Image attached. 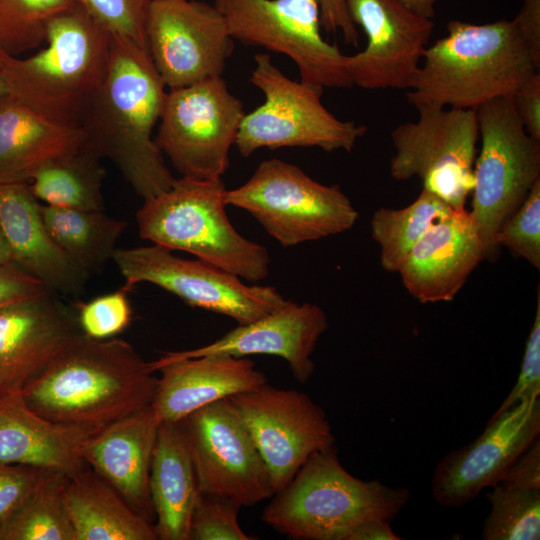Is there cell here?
I'll list each match as a JSON object with an SVG mask.
<instances>
[{
	"label": "cell",
	"instance_id": "1",
	"mask_svg": "<svg viewBox=\"0 0 540 540\" xmlns=\"http://www.w3.org/2000/svg\"><path fill=\"white\" fill-rule=\"evenodd\" d=\"M158 377L120 338L77 335L21 392L42 417L98 432L152 406Z\"/></svg>",
	"mask_w": 540,
	"mask_h": 540
},
{
	"label": "cell",
	"instance_id": "2",
	"mask_svg": "<svg viewBox=\"0 0 540 540\" xmlns=\"http://www.w3.org/2000/svg\"><path fill=\"white\" fill-rule=\"evenodd\" d=\"M166 93L149 52L112 34L108 70L81 129L86 145L111 160L143 200L175 180L152 138Z\"/></svg>",
	"mask_w": 540,
	"mask_h": 540
},
{
	"label": "cell",
	"instance_id": "3",
	"mask_svg": "<svg viewBox=\"0 0 540 540\" xmlns=\"http://www.w3.org/2000/svg\"><path fill=\"white\" fill-rule=\"evenodd\" d=\"M447 33L427 46L408 103L476 109L499 97L512 96L539 72L528 45L513 20L473 24L451 20Z\"/></svg>",
	"mask_w": 540,
	"mask_h": 540
},
{
	"label": "cell",
	"instance_id": "4",
	"mask_svg": "<svg viewBox=\"0 0 540 540\" xmlns=\"http://www.w3.org/2000/svg\"><path fill=\"white\" fill-rule=\"evenodd\" d=\"M45 42L27 58L0 49L6 92L58 124L81 128L108 70L112 34L78 3L50 22Z\"/></svg>",
	"mask_w": 540,
	"mask_h": 540
},
{
	"label": "cell",
	"instance_id": "5",
	"mask_svg": "<svg viewBox=\"0 0 540 540\" xmlns=\"http://www.w3.org/2000/svg\"><path fill=\"white\" fill-rule=\"evenodd\" d=\"M271 498L261 518L275 531L296 540H344L362 522L392 521L410 491L354 477L333 446L312 454Z\"/></svg>",
	"mask_w": 540,
	"mask_h": 540
},
{
	"label": "cell",
	"instance_id": "6",
	"mask_svg": "<svg viewBox=\"0 0 540 540\" xmlns=\"http://www.w3.org/2000/svg\"><path fill=\"white\" fill-rule=\"evenodd\" d=\"M225 190L222 178H175L168 190L145 199L137 211L139 236L172 251L188 252L242 280H264L269 275V253L234 228L225 210Z\"/></svg>",
	"mask_w": 540,
	"mask_h": 540
},
{
	"label": "cell",
	"instance_id": "7",
	"mask_svg": "<svg viewBox=\"0 0 540 540\" xmlns=\"http://www.w3.org/2000/svg\"><path fill=\"white\" fill-rule=\"evenodd\" d=\"M481 148L475 158L472 210L485 259H497L496 235L540 180V141L532 138L511 96L489 100L475 109Z\"/></svg>",
	"mask_w": 540,
	"mask_h": 540
},
{
	"label": "cell",
	"instance_id": "8",
	"mask_svg": "<svg viewBox=\"0 0 540 540\" xmlns=\"http://www.w3.org/2000/svg\"><path fill=\"white\" fill-rule=\"evenodd\" d=\"M224 202L250 213L283 247L341 234L359 217L338 186L276 158L262 161L243 185L226 189Z\"/></svg>",
	"mask_w": 540,
	"mask_h": 540
},
{
	"label": "cell",
	"instance_id": "9",
	"mask_svg": "<svg viewBox=\"0 0 540 540\" xmlns=\"http://www.w3.org/2000/svg\"><path fill=\"white\" fill-rule=\"evenodd\" d=\"M254 60L250 81L265 101L241 121L234 145L243 157L261 148L353 150L366 126L335 117L322 104L321 91L285 76L268 54H256Z\"/></svg>",
	"mask_w": 540,
	"mask_h": 540
},
{
	"label": "cell",
	"instance_id": "10",
	"mask_svg": "<svg viewBox=\"0 0 540 540\" xmlns=\"http://www.w3.org/2000/svg\"><path fill=\"white\" fill-rule=\"evenodd\" d=\"M213 5L234 40L288 56L304 84L321 92L353 86L347 55L322 37L318 0H213Z\"/></svg>",
	"mask_w": 540,
	"mask_h": 540
},
{
	"label": "cell",
	"instance_id": "11",
	"mask_svg": "<svg viewBox=\"0 0 540 540\" xmlns=\"http://www.w3.org/2000/svg\"><path fill=\"white\" fill-rule=\"evenodd\" d=\"M244 115L222 76L172 88L154 141L182 177L220 179Z\"/></svg>",
	"mask_w": 540,
	"mask_h": 540
},
{
	"label": "cell",
	"instance_id": "12",
	"mask_svg": "<svg viewBox=\"0 0 540 540\" xmlns=\"http://www.w3.org/2000/svg\"><path fill=\"white\" fill-rule=\"evenodd\" d=\"M417 121L391 132L395 154L390 174L398 181L418 177L423 188L455 210L465 208L472 192L479 131L475 109L422 105Z\"/></svg>",
	"mask_w": 540,
	"mask_h": 540
},
{
	"label": "cell",
	"instance_id": "13",
	"mask_svg": "<svg viewBox=\"0 0 540 540\" xmlns=\"http://www.w3.org/2000/svg\"><path fill=\"white\" fill-rule=\"evenodd\" d=\"M173 252L157 244L117 248L112 260L125 279L122 289L128 292L140 283H150L188 305L228 316L238 324L257 320L289 301L273 286L247 285L208 262Z\"/></svg>",
	"mask_w": 540,
	"mask_h": 540
},
{
	"label": "cell",
	"instance_id": "14",
	"mask_svg": "<svg viewBox=\"0 0 540 540\" xmlns=\"http://www.w3.org/2000/svg\"><path fill=\"white\" fill-rule=\"evenodd\" d=\"M200 492L241 508L274 495L269 470L241 417L222 399L183 419Z\"/></svg>",
	"mask_w": 540,
	"mask_h": 540
},
{
	"label": "cell",
	"instance_id": "15",
	"mask_svg": "<svg viewBox=\"0 0 540 540\" xmlns=\"http://www.w3.org/2000/svg\"><path fill=\"white\" fill-rule=\"evenodd\" d=\"M227 400L247 426L269 470L274 492L312 454L335 446L325 411L304 392L266 383Z\"/></svg>",
	"mask_w": 540,
	"mask_h": 540
},
{
	"label": "cell",
	"instance_id": "16",
	"mask_svg": "<svg viewBox=\"0 0 540 540\" xmlns=\"http://www.w3.org/2000/svg\"><path fill=\"white\" fill-rule=\"evenodd\" d=\"M147 43L170 89L221 76L234 50V39L220 12L196 0H151Z\"/></svg>",
	"mask_w": 540,
	"mask_h": 540
},
{
	"label": "cell",
	"instance_id": "17",
	"mask_svg": "<svg viewBox=\"0 0 540 540\" xmlns=\"http://www.w3.org/2000/svg\"><path fill=\"white\" fill-rule=\"evenodd\" d=\"M540 435V401H522L490 418L481 435L450 451L437 464L431 481L435 502L459 508L497 484Z\"/></svg>",
	"mask_w": 540,
	"mask_h": 540
},
{
	"label": "cell",
	"instance_id": "18",
	"mask_svg": "<svg viewBox=\"0 0 540 540\" xmlns=\"http://www.w3.org/2000/svg\"><path fill=\"white\" fill-rule=\"evenodd\" d=\"M349 15L366 35L361 52L346 56L353 86L410 89L434 30L401 0H346Z\"/></svg>",
	"mask_w": 540,
	"mask_h": 540
},
{
	"label": "cell",
	"instance_id": "19",
	"mask_svg": "<svg viewBox=\"0 0 540 540\" xmlns=\"http://www.w3.org/2000/svg\"><path fill=\"white\" fill-rule=\"evenodd\" d=\"M327 329L328 318L320 306L288 301L257 320L238 324L207 345L165 352L157 360L149 362V368L155 373L169 363L206 355L247 357L265 354L284 359L294 379L305 384L315 369L312 355Z\"/></svg>",
	"mask_w": 540,
	"mask_h": 540
},
{
	"label": "cell",
	"instance_id": "20",
	"mask_svg": "<svg viewBox=\"0 0 540 540\" xmlns=\"http://www.w3.org/2000/svg\"><path fill=\"white\" fill-rule=\"evenodd\" d=\"M80 333L53 291L0 306V394L21 393Z\"/></svg>",
	"mask_w": 540,
	"mask_h": 540
},
{
	"label": "cell",
	"instance_id": "21",
	"mask_svg": "<svg viewBox=\"0 0 540 540\" xmlns=\"http://www.w3.org/2000/svg\"><path fill=\"white\" fill-rule=\"evenodd\" d=\"M484 259L482 242L464 208L431 225L398 273L405 289L419 302H450Z\"/></svg>",
	"mask_w": 540,
	"mask_h": 540
},
{
	"label": "cell",
	"instance_id": "22",
	"mask_svg": "<svg viewBox=\"0 0 540 540\" xmlns=\"http://www.w3.org/2000/svg\"><path fill=\"white\" fill-rule=\"evenodd\" d=\"M41 206L29 182L0 184V228L11 262L54 292L79 295L90 275L54 241Z\"/></svg>",
	"mask_w": 540,
	"mask_h": 540
},
{
	"label": "cell",
	"instance_id": "23",
	"mask_svg": "<svg viewBox=\"0 0 540 540\" xmlns=\"http://www.w3.org/2000/svg\"><path fill=\"white\" fill-rule=\"evenodd\" d=\"M160 423L149 406L94 433L82 450L86 465L152 523L150 470Z\"/></svg>",
	"mask_w": 540,
	"mask_h": 540
},
{
	"label": "cell",
	"instance_id": "24",
	"mask_svg": "<svg viewBox=\"0 0 540 540\" xmlns=\"http://www.w3.org/2000/svg\"><path fill=\"white\" fill-rule=\"evenodd\" d=\"M152 407L161 422H178L216 401L259 388L266 375L247 357L206 355L161 367Z\"/></svg>",
	"mask_w": 540,
	"mask_h": 540
},
{
	"label": "cell",
	"instance_id": "25",
	"mask_svg": "<svg viewBox=\"0 0 540 540\" xmlns=\"http://www.w3.org/2000/svg\"><path fill=\"white\" fill-rule=\"evenodd\" d=\"M96 432L52 422L21 393L0 394V462L73 475L87 468L82 450Z\"/></svg>",
	"mask_w": 540,
	"mask_h": 540
},
{
	"label": "cell",
	"instance_id": "26",
	"mask_svg": "<svg viewBox=\"0 0 540 540\" xmlns=\"http://www.w3.org/2000/svg\"><path fill=\"white\" fill-rule=\"evenodd\" d=\"M199 493L183 420L161 422L150 470V494L160 540H189Z\"/></svg>",
	"mask_w": 540,
	"mask_h": 540
},
{
	"label": "cell",
	"instance_id": "27",
	"mask_svg": "<svg viewBox=\"0 0 540 540\" xmlns=\"http://www.w3.org/2000/svg\"><path fill=\"white\" fill-rule=\"evenodd\" d=\"M85 142L81 128L58 124L8 94L0 97V184L29 182L46 162Z\"/></svg>",
	"mask_w": 540,
	"mask_h": 540
},
{
	"label": "cell",
	"instance_id": "28",
	"mask_svg": "<svg viewBox=\"0 0 540 540\" xmlns=\"http://www.w3.org/2000/svg\"><path fill=\"white\" fill-rule=\"evenodd\" d=\"M63 501L75 540L158 539L154 523L88 467L67 475Z\"/></svg>",
	"mask_w": 540,
	"mask_h": 540
},
{
	"label": "cell",
	"instance_id": "29",
	"mask_svg": "<svg viewBox=\"0 0 540 540\" xmlns=\"http://www.w3.org/2000/svg\"><path fill=\"white\" fill-rule=\"evenodd\" d=\"M43 221L62 251L89 275L113 258L127 222L104 210H83L42 204Z\"/></svg>",
	"mask_w": 540,
	"mask_h": 540
},
{
	"label": "cell",
	"instance_id": "30",
	"mask_svg": "<svg viewBox=\"0 0 540 540\" xmlns=\"http://www.w3.org/2000/svg\"><path fill=\"white\" fill-rule=\"evenodd\" d=\"M100 160L85 142L42 165L29 181L30 188L45 205L104 210L105 170Z\"/></svg>",
	"mask_w": 540,
	"mask_h": 540
},
{
	"label": "cell",
	"instance_id": "31",
	"mask_svg": "<svg viewBox=\"0 0 540 540\" xmlns=\"http://www.w3.org/2000/svg\"><path fill=\"white\" fill-rule=\"evenodd\" d=\"M434 193L422 188L417 199L401 209L379 208L371 219V234L380 247V263L398 273L413 246L437 220L453 211Z\"/></svg>",
	"mask_w": 540,
	"mask_h": 540
},
{
	"label": "cell",
	"instance_id": "32",
	"mask_svg": "<svg viewBox=\"0 0 540 540\" xmlns=\"http://www.w3.org/2000/svg\"><path fill=\"white\" fill-rule=\"evenodd\" d=\"M67 474L54 472L0 524V540H75L63 489Z\"/></svg>",
	"mask_w": 540,
	"mask_h": 540
},
{
	"label": "cell",
	"instance_id": "33",
	"mask_svg": "<svg viewBox=\"0 0 540 540\" xmlns=\"http://www.w3.org/2000/svg\"><path fill=\"white\" fill-rule=\"evenodd\" d=\"M486 498L491 504L481 536L484 540H539L540 489L498 482Z\"/></svg>",
	"mask_w": 540,
	"mask_h": 540
},
{
	"label": "cell",
	"instance_id": "34",
	"mask_svg": "<svg viewBox=\"0 0 540 540\" xmlns=\"http://www.w3.org/2000/svg\"><path fill=\"white\" fill-rule=\"evenodd\" d=\"M79 0H0V49L17 56L46 41L50 22Z\"/></svg>",
	"mask_w": 540,
	"mask_h": 540
},
{
	"label": "cell",
	"instance_id": "35",
	"mask_svg": "<svg viewBox=\"0 0 540 540\" xmlns=\"http://www.w3.org/2000/svg\"><path fill=\"white\" fill-rule=\"evenodd\" d=\"M496 241L540 270V180L520 207L501 225Z\"/></svg>",
	"mask_w": 540,
	"mask_h": 540
},
{
	"label": "cell",
	"instance_id": "36",
	"mask_svg": "<svg viewBox=\"0 0 540 540\" xmlns=\"http://www.w3.org/2000/svg\"><path fill=\"white\" fill-rule=\"evenodd\" d=\"M241 507L229 498L198 493L190 522L189 540H254L238 520Z\"/></svg>",
	"mask_w": 540,
	"mask_h": 540
},
{
	"label": "cell",
	"instance_id": "37",
	"mask_svg": "<svg viewBox=\"0 0 540 540\" xmlns=\"http://www.w3.org/2000/svg\"><path fill=\"white\" fill-rule=\"evenodd\" d=\"M108 32L148 51L147 21L151 0H79Z\"/></svg>",
	"mask_w": 540,
	"mask_h": 540
},
{
	"label": "cell",
	"instance_id": "38",
	"mask_svg": "<svg viewBox=\"0 0 540 540\" xmlns=\"http://www.w3.org/2000/svg\"><path fill=\"white\" fill-rule=\"evenodd\" d=\"M132 314L127 292L121 289L79 304L77 319L84 335L94 339H109L128 327Z\"/></svg>",
	"mask_w": 540,
	"mask_h": 540
},
{
	"label": "cell",
	"instance_id": "39",
	"mask_svg": "<svg viewBox=\"0 0 540 540\" xmlns=\"http://www.w3.org/2000/svg\"><path fill=\"white\" fill-rule=\"evenodd\" d=\"M540 395V288H537L536 311L526 340L518 379L509 394L495 410L496 417L514 405L539 399Z\"/></svg>",
	"mask_w": 540,
	"mask_h": 540
},
{
	"label": "cell",
	"instance_id": "40",
	"mask_svg": "<svg viewBox=\"0 0 540 540\" xmlns=\"http://www.w3.org/2000/svg\"><path fill=\"white\" fill-rule=\"evenodd\" d=\"M54 472L57 471L0 462V524L35 487Z\"/></svg>",
	"mask_w": 540,
	"mask_h": 540
},
{
	"label": "cell",
	"instance_id": "41",
	"mask_svg": "<svg viewBox=\"0 0 540 540\" xmlns=\"http://www.w3.org/2000/svg\"><path fill=\"white\" fill-rule=\"evenodd\" d=\"M48 291L52 290L13 262L0 265V306Z\"/></svg>",
	"mask_w": 540,
	"mask_h": 540
},
{
	"label": "cell",
	"instance_id": "42",
	"mask_svg": "<svg viewBox=\"0 0 540 540\" xmlns=\"http://www.w3.org/2000/svg\"><path fill=\"white\" fill-rule=\"evenodd\" d=\"M511 98L525 131L540 141V73L526 80Z\"/></svg>",
	"mask_w": 540,
	"mask_h": 540
},
{
	"label": "cell",
	"instance_id": "43",
	"mask_svg": "<svg viewBox=\"0 0 540 540\" xmlns=\"http://www.w3.org/2000/svg\"><path fill=\"white\" fill-rule=\"evenodd\" d=\"M321 14V27L327 32L340 31L347 45L358 47L360 35L352 21L346 0H318Z\"/></svg>",
	"mask_w": 540,
	"mask_h": 540
},
{
	"label": "cell",
	"instance_id": "44",
	"mask_svg": "<svg viewBox=\"0 0 540 540\" xmlns=\"http://www.w3.org/2000/svg\"><path fill=\"white\" fill-rule=\"evenodd\" d=\"M499 482L540 489V438L520 455Z\"/></svg>",
	"mask_w": 540,
	"mask_h": 540
},
{
	"label": "cell",
	"instance_id": "45",
	"mask_svg": "<svg viewBox=\"0 0 540 540\" xmlns=\"http://www.w3.org/2000/svg\"><path fill=\"white\" fill-rule=\"evenodd\" d=\"M513 21L540 64V0H523V5Z\"/></svg>",
	"mask_w": 540,
	"mask_h": 540
},
{
	"label": "cell",
	"instance_id": "46",
	"mask_svg": "<svg viewBox=\"0 0 540 540\" xmlns=\"http://www.w3.org/2000/svg\"><path fill=\"white\" fill-rule=\"evenodd\" d=\"M391 527V521L374 519L353 527L344 540H400Z\"/></svg>",
	"mask_w": 540,
	"mask_h": 540
},
{
	"label": "cell",
	"instance_id": "47",
	"mask_svg": "<svg viewBox=\"0 0 540 540\" xmlns=\"http://www.w3.org/2000/svg\"><path fill=\"white\" fill-rule=\"evenodd\" d=\"M407 7L415 13L433 19L435 16V5L439 0H401Z\"/></svg>",
	"mask_w": 540,
	"mask_h": 540
},
{
	"label": "cell",
	"instance_id": "48",
	"mask_svg": "<svg viewBox=\"0 0 540 540\" xmlns=\"http://www.w3.org/2000/svg\"><path fill=\"white\" fill-rule=\"evenodd\" d=\"M11 262L10 252L0 228V265Z\"/></svg>",
	"mask_w": 540,
	"mask_h": 540
},
{
	"label": "cell",
	"instance_id": "49",
	"mask_svg": "<svg viewBox=\"0 0 540 540\" xmlns=\"http://www.w3.org/2000/svg\"><path fill=\"white\" fill-rule=\"evenodd\" d=\"M6 94H7L6 88H5L4 83H3V81H2V79L0 77V97L4 96Z\"/></svg>",
	"mask_w": 540,
	"mask_h": 540
}]
</instances>
